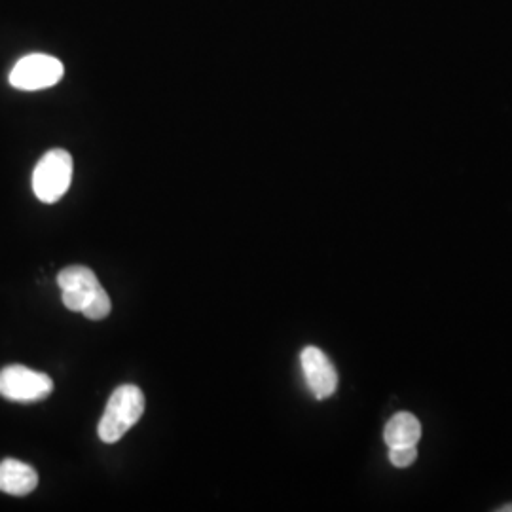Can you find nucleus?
<instances>
[{
    "instance_id": "1a4fd4ad",
    "label": "nucleus",
    "mask_w": 512,
    "mask_h": 512,
    "mask_svg": "<svg viewBox=\"0 0 512 512\" xmlns=\"http://www.w3.org/2000/svg\"><path fill=\"white\" fill-rule=\"evenodd\" d=\"M418 458V448L416 446H399V448H389V461L391 465L406 469L410 467Z\"/></svg>"
},
{
    "instance_id": "0eeeda50",
    "label": "nucleus",
    "mask_w": 512,
    "mask_h": 512,
    "mask_svg": "<svg viewBox=\"0 0 512 512\" xmlns=\"http://www.w3.org/2000/svg\"><path fill=\"white\" fill-rule=\"evenodd\" d=\"M38 486L37 471L18 459H4L0 463V492L8 495H29Z\"/></svg>"
},
{
    "instance_id": "423d86ee",
    "label": "nucleus",
    "mask_w": 512,
    "mask_h": 512,
    "mask_svg": "<svg viewBox=\"0 0 512 512\" xmlns=\"http://www.w3.org/2000/svg\"><path fill=\"white\" fill-rule=\"evenodd\" d=\"M300 365H302L306 384L315 395V399L323 401V399H329L330 395H334L338 387V372L330 363L327 353H323L315 346H308L300 353Z\"/></svg>"
},
{
    "instance_id": "39448f33",
    "label": "nucleus",
    "mask_w": 512,
    "mask_h": 512,
    "mask_svg": "<svg viewBox=\"0 0 512 512\" xmlns=\"http://www.w3.org/2000/svg\"><path fill=\"white\" fill-rule=\"evenodd\" d=\"M63 63L46 54H31L19 59L10 73V84L23 92H38L55 86L63 78Z\"/></svg>"
},
{
    "instance_id": "f03ea898",
    "label": "nucleus",
    "mask_w": 512,
    "mask_h": 512,
    "mask_svg": "<svg viewBox=\"0 0 512 512\" xmlns=\"http://www.w3.org/2000/svg\"><path fill=\"white\" fill-rule=\"evenodd\" d=\"M145 414V395L137 385H120L105 408L99 421L97 435L105 444H114L122 439L129 429Z\"/></svg>"
},
{
    "instance_id": "20e7f679",
    "label": "nucleus",
    "mask_w": 512,
    "mask_h": 512,
    "mask_svg": "<svg viewBox=\"0 0 512 512\" xmlns=\"http://www.w3.org/2000/svg\"><path fill=\"white\" fill-rule=\"evenodd\" d=\"M54 393L48 374L27 366L10 365L0 370V397L12 403H38Z\"/></svg>"
},
{
    "instance_id": "f257e3e1",
    "label": "nucleus",
    "mask_w": 512,
    "mask_h": 512,
    "mask_svg": "<svg viewBox=\"0 0 512 512\" xmlns=\"http://www.w3.org/2000/svg\"><path fill=\"white\" fill-rule=\"evenodd\" d=\"M65 308L78 311L92 321H101L112 310L109 294L86 266H69L57 275Z\"/></svg>"
},
{
    "instance_id": "6e6552de",
    "label": "nucleus",
    "mask_w": 512,
    "mask_h": 512,
    "mask_svg": "<svg viewBox=\"0 0 512 512\" xmlns=\"http://www.w3.org/2000/svg\"><path fill=\"white\" fill-rule=\"evenodd\" d=\"M421 439V423L410 412H399L387 421L384 431L385 444L389 448L416 446Z\"/></svg>"
},
{
    "instance_id": "9d476101",
    "label": "nucleus",
    "mask_w": 512,
    "mask_h": 512,
    "mask_svg": "<svg viewBox=\"0 0 512 512\" xmlns=\"http://www.w3.org/2000/svg\"><path fill=\"white\" fill-rule=\"evenodd\" d=\"M499 512H512V503L511 505H505V507H501V509H499Z\"/></svg>"
},
{
    "instance_id": "7ed1b4c3",
    "label": "nucleus",
    "mask_w": 512,
    "mask_h": 512,
    "mask_svg": "<svg viewBox=\"0 0 512 512\" xmlns=\"http://www.w3.org/2000/svg\"><path fill=\"white\" fill-rule=\"evenodd\" d=\"M73 181V156L54 148L46 152L33 171V192L42 203L59 202Z\"/></svg>"
}]
</instances>
